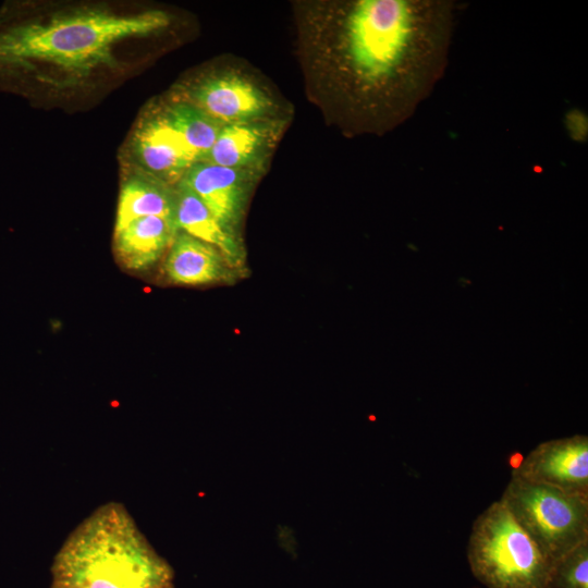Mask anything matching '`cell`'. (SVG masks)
Wrapping results in <instances>:
<instances>
[{
	"label": "cell",
	"mask_w": 588,
	"mask_h": 588,
	"mask_svg": "<svg viewBox=\"0 0 588 588\" xmlns=\"http://www.w3.org/2000/svg\"><path fill=\"white\" fill-rule=\"evenodd\" d=\"M174 222L179 231L215 246L232 266L242 267L241 240L226 232L203 200L182 182L175 186Z\"/></svg>",
	"instance_id": "obj_14"
},
{
	"label": "cell",
	"mask_w": 588,
	"mask_h": 588,
	"mask_svg": "<svg viewBox=\"0 0 588 588\" xmlns=\"http://www.w3.org/2000/svg\"><path fill=\"white\" fill-rule=\"evenodd\" d=\"M549 588H588V541L553 564Z\"/></svg>",
	"instance_id": "obj_16"
},
{
	"label": "cell",
	"mask_w": 588,
	"mask_h": 588,
	"mask_svg": "<svg viewBox=\"0 0 588 588\" xmlns=\"http://www.w3.org/2000/svg\"><path fill=\"white\" fill-rule=\"evenodd\" d=\"M179 229L174 220L163 217H142L114 232L118 260L127 269L143 270L170 248Z\"/></svg>",
	"instance_id": "obj_13"
},
{
	"label": "cell",
	"mask_w": 588,
	"mask_h": 588,
	"mask_svg": "<svg viewBox=\"0 0 588 588\" xmlns=\"http://www.w3.org/2000/svg\"><path fill=\"white\" fill-rule=\"evenodd\" d=\"M279 127L270 118L223 125L204 160L226 168L259 170Z\"/></svg>",
	"instance_id": "obj_10"
},
{
	"label": "cell",
	"mask_w": 588,
	"mask_h": 588,
	"mask_svg": "<svg viewBox=\"0 0 588 588\" xmlns=\"http://www.w3.org/2000/svg\"><path fill=\"white\" fill-rule=\"evenodd\" d=\"M236 268L215 246L179 231L166 261L169 280L182 285L228 282Z\"/></svg>",
	"instance_id": "obj_11"
},
{
	"label": "cell",
	"mask_w": 588,
	"mask_h": 588,
	"mask_svg": "<svg viewBox=\"0 0 588 588\" xmlns=\"http://www.w3.org/2000/svg\"><path fill=\"white\" fill-rule=\"evenodd\" d=\"M121 172L114 232L142 217L174 220L175 186L127 163L121 162Z\"/></svg>",
	"instance_id": "obj_12"
},
{
	"label": "cell",
	"mask_w": 588,
	"mask_h": 588,
	"mask_svg": "<svg viewBox=\"0 0 588 588\" xmlns=\"http://www.w3.org/2000/svg\"><path fill=\"white\" fill-rule=\"evenodd\" d=\"M121 162L176 186L197 160L155 101L136 121Z\"/></svg>",
	"instance_id": "obj_7"
},
{
	"label": "cell",
	"mask_w": 588,
	"mask_h": 588,
	"mask_svg": "<svg viewBox=\"0 0 588 588\" xmlns=\"http://www.w3.org/2000/svg\"><path fill=\"white\" fill-rule=\"evenodd\" d=\"M500 500L553 564L588 541V495L512 476Z\"/></svg>",
	"instance_id": "obj_5"
},
{
	"label": "cell",
	"mask_w": 588,
	"mask_h": 588,
	"mask_svg": "<svg viewBox=\"0 0 588 588\" xmlns=\"http://www.w3.org/2000/svg\"><path fill=\"white\" fill-rule=\"evenodd\" d=\"M454 8L445 0L330 5L322 56L352 127L392 128L430 95L446 68Z\"/></svg>",
	"instance_id": "obj_1"
},
{
	"label": "cell",
	"mask_w": 588,
	"mask_h": 588,
	"mask_svg": "<svg viewBox=\"0 0 588 588\" xmlns=\"http://www.w3.org/2000/svg\"><path fill=\"white\" fill-rule=\"evenodd\" d=\"M253 179L252 170L226 168L201 160L187 170L181 182L203 200L226 232L236 235Z\"/></svg>",
	"instance_id": "obj_9"
},
{
	"label": "cell",
	"mask_w": 588,
	"mask_h": 588,
	"mask_svg": "<svg viewBox=\"0 0 588 588\" xmlns=\"http://www.w3.org/2000/svg\"><path fill=\"white\" fill-rule=\"evenodd\" d=\"M221 126L270 118L273 103L248 77L231 71L203 73L171 91Z\"/></svg>",
	"instance_id": "obj_6"
},
{
	"label": "cell",
	"mask_w": 588,
	"mask_h": 588,
	"mask_svg": "<svg viewBox=\"0 0 588 588\" xmlns=\"http://www.w3.org/2000/svg\"><path fill=\"white\" fill-rule=\"evenodd\" d=\"M467 560L487 588H549L553 568L501 500L474 520Z\"/></svg>",
	"instance_id": "obj_4"
},
{
	"label": "cell",
	"mask_w": 588,
	"mask_h": 588,
	"mask_svg": "<svg viewBox=\"0 0 588 588\" xmlns=\"http://www.w3.org/2000/svg\"><path fill=\"white\" fill-rule=\"evenodd\" d=\"M171 23L160 9L57 5L0 29V70L23 74L49 94L72 95L118 71V48Z\"/></svg>",
	"instance_id": "obj_2"
},
{
	"label": "cell",
	"mask_w": 588,
	"mask_h": 588,
	"mask_svg": "<svg viewBox=\"0 0 588 588\" xmlns=\"http://www.w3.org/2000/svg\"><path fill=\"white\" fill-rule=\"evenodd\" d=\"M157 103L167 121L180 134L196 160H204L222 126L198 108L171 91L168 97L157 101Z\"/></svg>",
	"instance_id": "obj_15"
},
{
	"label": "cell",
	"mask_w": 588,
	"mask_h": 588,
	"mask_svg": "<svg viewBox=\"0 0 588 588\" xmlns=\"http://www.w3.org/2000/svg\"><path fill=\"white\" fill-rule=\"evenodd\" d=\"M50 573V588H174L171 566L119 502L98 506L76 526Z\"/></svg>",
	"instance_id": "obj_3"
},
{
	"label": "cell",
	"mask_w": 588,
	"mask_h": 588,
	"mask_svg": "<svg viewBox=\"0 0 588 588\" xmlns=\"http://www.w3.org/2000/svg\"><path fill=\"white\" fill-rule=\"evenodd\" d=\"M512 476L588 495V437L575 434L541 442L514 468Z\"/></svg>",
	"instance_id": "obj_8"
}]
</instances>
